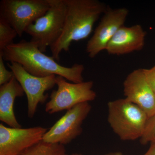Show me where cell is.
Masks as SVG:
<instances>
[{"label": "cell", "mask_w": 155, "mask_h": 155, "mask_svg": "<svg viewBox=\"0 0 155 155\" xmlns=\"http://www.w3.org/2000/svg\"><path fill=\"white\" fill-rule=\"evenodd\" d=\"M146 32L140 25H123L115 34L106 47L109 54L122 55L141 51L144 46Z\"/></svg>", "instance_id": "cell-12"}, {"label": "cell", "mask_w": 155, "mask_h": 155, "mask_svg": "<svg viewBox=\"0 0 155 155\" xmlns=\"http://www.w3.org/2000/svg\"><path fill=\"white\" fill-rule=\"evenodd\" d=\"M148 83L155 93V65L150 69H143Z\"/></svg>", "instance_id": "cell-18"}, {"label": "cell", "mask_w": 155, "mask_h": 155, "mask_svg": "<svg viewBox=\"0 0 155 155\" xmlns=\"http://www.w3.org/2000/svg\"><path fill=\"white\" fill-rule=\"evenodd\" d=\"M47 129L41 126L23 128L0 124V155H20L42 140Z\"/></svg>", "instance_id": "cell-10"}, {"label": "cell", "mask_w": 155, "mask_h": 155, "mask_svg": "<svg viewBox=\"0 0 155 155\" xmlns=\"http://www.w3.org/2000/svg\"><path fill=\"white\" fill-rule=\"evenodd\" d=\"M124 95L127 101L145 112L149 118L155 114V93L150 86L143 69L134 70L123 83Z\"/></svg>", "instance_id": "cell-11"}, {"label": "cell", "mask_w": 155, "mask_h": 155, "mask_svg": "<svg viewBox=\"0 0 155 155\" xmlns=\"http://www.w3.org/2000/svg\"><path fill=\"white\" fill-rule=\"evenodd\" d=\"M108 121L122 140H134L142 135L149 117L138 106L126 99L109 102Z\"/></svg>", "instance_id": "cell-3"}, {"label": "cell", "mask_w": 155, "mask_h": 155, "mask_svg": "<svg viewBox=\"0 0 155 155\" xmlns=\"http://www.w3.org/2000/svg\"><path fill=\"white\" fill-rule=\"evenodd\" d=\"M91 110L89 102L79 104L67 110L45 134L43 141L65 145L82 133V123Z\"/></svg>", "instance_id": "cell-7"}, {"label": "cell", "mask_w": 155, "mask_h": 155, "mask_svg": "<svg viewBox=\"0 0 155 155\" xmlns=\"http://www.w3.org/2000/svg\"><path fill=\"white\" fill-rule=\"evenodd\" d=\"M4 61L20 64L28 73L39 77L51 75L61 76L73 83L84 81L82 64H75L72 67H64L52 57L46 55L33 42L22 40L10 45L2 53Z\"/></svg>", "instance_id": "cell-2"}, {"label": "cell", "mask_w": 155, "mask_h": 155, "mask_svg": "<svg viewBox=\"0 0 155 155\" xmlns=\"http://www.w3.org/2000/svg\"><path fill=\"white\" fill-rule=\"evenodd\" d=\"M58 89L52 92L50 101L46 104V112L52 114L70 110L75 106L95 99L96 93L92 89L93 81L70 83L61 76H56Z\"/></svg>", "instance_id": "cell-5"}, {"label": "cell", "mask_w": 155, "mask_h": 155, "mask_svg": "<svg viewBox=\"0 0 155 155\" xmlns=\"http://www.w3.org/2000/svg\"><path fill=\"white\" fill-rule=\"evenodd\" d=\"M50 7V0H2L0 17L21 37L28 26L44 15Z\"/></svg>", "instance_id": "cell-6"}, {"label": "cell", "mask_w": 155, "mask_h": 155, "mask_svg": "<svg viewBox=\"0 0 155 155\" xmlns=\"http://www.w3.org/2000/svg\"><path fill=\"white\" fill-rule=\"evenodd\" d=\"M23 88L15 76L9 82L0 87V120L9 127H22L14 111V103L17 97L24 95Z\"/></svg>", "instance_id": "cell-13"}, {"label": "cell", "mask_w": 155, "mask_h": 155, "mask_svg": "<svg viewBox=\"0 0 155 155\" xmlns=\"http://www.w3.org/2000/svg\"><path fill=\"white\" fill-rule=\"evenodd\" d=\"M105 155H124L122 153L119 152H116L109 153Z\"/></svg>", "instance_id": "cell-20"}, {"label": "cell", "mask_w": 155, "mask_h": 155, "mask_svg": "<svg viewBox=\"0 0 155 155\" xmlns=\"http://www.w3.org/2000/svg\"><path fill=\"white\" fill-rule=\"evenodd\" d=\"M140 140V143L143 145L155 143V114L148 119Z\"/></svg>", "instance_id": "cell-16"}, {"label": "cell", "mask_w": 155, "mask_h": 155, "mask_svg": "<svg viewBox=\"0 0 155 155\" xmlns=\"http://www.w3.org/2000/svg\"><path fill=\"white\" fill-rule=\"evenodd\" d=\"M142 155H155V143H150L149 148Z\"/></svg>", "instance_id": "cell-19"}, {"label": "cell", "mask_w": 155, "mask_h": 155, "mask_svg": "<svg viewBox=\"0 0 155 155\" xmlns=\"http://www.w3.org/2000/svg\"><path fill=\"white\" fill-rule=\"evenodd\" d=\"M128 13L126 8L112 9L107 7L92 36L87 41L86 51L90 58H94L106 50L109 42L124 25Z\"/></svg>", "instance_id": "cell-9"}, {"label": "cell", "mask_w": 155, "mask_h": 155, "mask_svg": "<svg viewBox=\"0 0 155 155\" xmlns=\"http://www.w3.org/2000/svg\"><path fill=\"white\" fill-rule=\"evenodd\" d=\"M20 155H68L64 145L41 141L31 147Z\"/></svg>", "instance_id": "cell-14"}, {"label": "cell", "mask_w": 155, "mask_h": 155, "mask_svg": "<svg viewBox=\"0 0 155 155\" xmlns=\"http://www.w3.org/2000/svg\"><path fill=\"white\" fill-rule=\"evenodd\" d=\"M2 55L0 54V85H3L9 82L14 77L12 71L7 69L4 64Z\"/></svg>", "instance_id": "cell-17"}, {"label": "cell", "mask_w": 155, "mask_h": 155, "mask_svg": "<svg viewBox=\"0 0 155 155\" xmlns=\"http://www.w3.org/2000/svg\"><path fill=\"white\" fill-rule=\"evenodd\" d=\"M66 14L61 36L51 47L52 57L59 61L63 51H69L73 41L87 38L95 22L107 6L98 0H64Z\"/></svg>", "instance_id": "cell-1"}, {"label": "cell", "mask_w": 155, "mask_h": 155, "mask_svg": "<svg viewBox=\"0 0 155 155\" xmlns=\"http://www.w3.org/2000/svg\"><path fill=\"white\" fill-rule=\"evenodd\" d=\"M71 155H82V154H79V153H73Z\"/></svg>", "instance_id": "cell-21"}, {"label": "cell", "mask_w": 155, "mask_h": 155, "mask_svg": "<svg viewBox=\"0 0 155 155\" xmlns=\"http://www.w3.org/2000/svg\"><path fill=\"white\" fill-rule=\"evenodd\" d=\"M50 3L49 8L46 14L29 25L25 31L31 37L30 41L43 53L61 36L66 17L64 0H50Z\"/></svg>", "instance_id": "cell-4"}, {"label": "cell", "mask_w": 155, "mask_h": 155, "mask_svg": "<svg viewBox=\"0 0 155 155\" xmlns=\"http://www.w3.org/2000/svg\"><path fill=\"white\" fill-rule=\"evenodd\" d=\"M7 65L26 94L28 100V116L32 118L38 104H44L48 97V95L45 94V92L56 85L57 76L37 77L28 73L18 63L11 62Z\"/></svg>", "instance_id": "cell-8"}, {"label": "cell", "mask_w": 155, "mask_h": 155, "mask_svg": "<svg viewBox=\"0 0 155 155\" xmlns=\"http://www.w3.org/2000/svg\"><path fill=\"white\" fill-rule=\"evenodd\" d=\"M17 35L16 30L0 17V53H2L7 47L14 43V39Z\"/></svg>", "instance_id": "cell-15"}]
</instances>
